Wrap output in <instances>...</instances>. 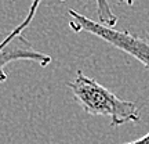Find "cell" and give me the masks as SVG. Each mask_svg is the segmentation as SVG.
Segmentation results:
<instances>
[{"label": "cell", "mask_w": 149, "mask_h": 144, "mask_svg": "<svg viewBox=\"0 0 149 144\" xmlns=\"http://www.w3.org/2000/svg\"><path fill=\"white\" fill-rule=\"evenodd\" d=\"M68 86L76 101L87 114L109 117L111 126H120L127 122L137 123L141 121V114L135 103L117 97L113 91L84 75L80 70Z\"/></svg>", "instance_id": "1"}, {"label": "cell", "mask_w": 149, "mask_h": 144, "mask_svg": "<svg viewBox=\"0 0 149 144\" xmlns=\"http://www.w3.org/2000/svg\"><path fill=\"white\" fill-rule=\"evenodd\" d=\"M68 14L70 17L69 28L73 32H87L100 37L115 48L138 60L146 70H149V39L135 36L128 31H117L115 28L102 25L101 22L93 21L72 8L68 10Z\"/></svg>", "instance_id": "2"}, {"label": "cell", "mask_w": 149, "mask_h": 144, "mask_svg": "<svg viewBox=\"0 0 149 144\" xmlns=\"http://www.w3.org/2000/svg\"><path fill=\"white\" fill-rule=\"evenodd\" d=\"M43 0H33L28 15L18 27L10 32L4 39L0 40V83L7 80L6 67L14 61H33L40 67H47L51 63V57L46 53H42L32 46V43L24 36V31L29 27L33 17Z\"/></svg>", "instance_id": "3"}, {"label": "cell", "mask_w": 149, "mask_h": 144, "mask_svg": "<svg viewBox=\"0 0 149 144\" xmlns=\"http://www.w3.org/2000/svg\"><path fill=\"white\" fill-rule=\"evenodd\" d=\"M61 1H65V0H61ZM95 3H97V14H98L100 22L102 25L115 28L117 22V17L111 10V6L108 3V0H95Z\"/></svg>", "instance_id": "4"}, {"label": "cell", "mask_w": 149, "mask_h": 144, "mask_svg": "<svg viewBox=\"0 0 149 144\" xmlns=\"http://www.w3.org/2000/svg\"><path fill=\"white\" fill-rule=\"evenodd\" d=\"M124 144H149V133H146L145 136L139 137L138 140H134V141H128Z\"/></svg>", "instance_id": "5"}, {"label": "cell", "mask_w": 149, "mask_h": 144, "mask_svg": "<svg viewBox=\"0 0 149 144\" xmlns=\"http://www.w3.org/2000/svg\"><path fill=\"white\" fill-rule=\"evenodd\" d=\"M117 1H119V3H123V4H127V6H133L135 0H117Z\"/></svg>", "instance_id": "6"}]
</instances>
